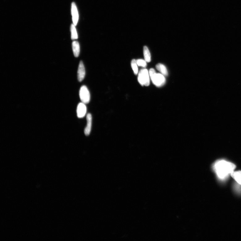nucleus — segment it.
<instances>
[{"instance_id": "nucleus-4", "label": "nucleus", "mask_w": 241, "mask_h": 241, "mask_svg": "<svg viewBox=\"0 0 241 241\" xmlns=\"http://www.w3.org/2000/svg\"><path fill=\"white\" fill-rule=\"evenodd\" d=\"M79 95L80 100L82 103L87 104L89 103L90 100V94L89 90L86 86H83L80 88Z\"/></svg>"}, {"instance_id": "nucleus-12", "label": "nucleus", "mask_w": 241, "mask_h": 241, "mask_svg": "<svg viewBox=\"0 0 241 241\" xmlns=\"http://www.w3.org/2000/svg\"><path fill=\"white\" fill-rule=\"evenodd\" d=\"M143 54L145 60L147 62L151 61V55L148 48L146 46L143 48Z\"/></svg>"}, {"instance_id": "nucleus-14", "label": "nucleus", "mask_w": 241, "mask_h": 241, "mask_svg": "<svg viewBox=\"0 0 241 241\" xmlns=\"http://www.w3.org/2000/svg\"><path fill=\"white\" fill-rule=\"evenodd\" d=\"M137 64V63L136 60L135 59H133L131 62V66L133 70L135 75L137 74L138 73V68Z\"/></svg>"}, {"instance_id": "nucleus-10", "label": "nucleus", "mask_w": 241, "mask_h": 241, "mask_svg": "<svg viewBox=\"0 0 241 241\" xmlns=\"http://www.w3.org/2000/svg\"><path fill=\"white\" fill-rule=\"evenodd\" d=\"M230 175L237 183L241 185V171H234Z\"/></svg>"}, {"instance_id": "nucleus-9", "label": "nucleus", "mask_w": 241, "mask_h": 241, "mask_svg": "<svg viewBox=\"0 0 241 241\" xmlns=\"http://www.w3.org/2000/svg\"><path fill=\"white\" fill-rule=\"evenodd\" d=\"M72 48L74 56L76 57H78L80 53V45L78 41H74L72 43Z\"/></svg>"}, {"instance_id": "nucleus-1", "label": "nucleus", "mask_w": 241, "mask_h": 241, "mask_svg": "<svg viewBox=\"0 0 241 241\" xmlns=\"http://www.w3.org/2000/svg\"><path fill=\"white\" fill-rule=\"evenodd\" d=\"M214 169L217 176L221 179H224L234 171L235 164L223 160L217 161L214 164Z\"/></svg>"}, {"instance_id": "nucleus-13", "label": "nucleus", "mask_w": 241, "mask_h": 241, "mask_svg": "<svg viewBox=\"0 0 241 241\" xmlns=\"http://www.w3.org/2000/svg\"><path fill=\"white\" fill-rule=\"evenodd\" d=\"M75 26L74 24H72L70 27L71 32V38L72 40H74L78 38V35Z\"/></svg>"}, {"instance_id": "nucleus-11", "label": "nucleus", "mask_w": 241, "mask_h": 241, "mask_svg": "<svg viewBox=\"0 0 241 241\" xmlns=\"http://www.w3.org/2000/svg\"><path fill=\"white\" fill-rule=\"evenodd\" d=\"M156 69L159 70L164 75L167 76L168 75V71L167 68L163 64H158L156 66Z\"/></svg>"}, {"instance_id": "nucleus-7", "label": "nucleus", "mask_w": 241, "mask_h": 241, "mask_svg": "<svg viewBox=\"0 0 241 241\" xmlns=\"http://www.w3.org/2000/svg\"><path fill=\"white\" fill-rule=\"evenodd\" d=\"M86 71L83 63L82 61L79 62L78 71V81L81 82L85 77Z\"/></svg>"}, {"instance_id": "nucleus-3", "label": "nucleus", "mask_w": 241, "mask_h": 241, "mask_svg": "<svg viewBox=\"0 0 241 241\" xmlns=\"http://www.w3.org/2000/svg\"><path fill=\"white\" fill-rule=\"evenodd\" d=\"M150 74L146 69H142L140 71L138 75V80L142 86H148L150 85Z\"/></svg>"}, {"instance_id": "nucleus-6", "label": "nucleus", "mask_w": 241, "mask_h": 241, "mask_svg": "<svg viewBox=\"0 0 241 241\" xmlns=\"http://www.w3.org/2000/svg\"><path fill=\"white\" fill-rule=\"evenodd\" d=\"M71 12L73 24L76 26L78 21L79 15L77 7L74 2L72 3Z\"/></svg>"}, {"instance_id": "nucleus-2", "label": "nucleus", "mask_w": 241, "mask_h": 241, "mask_svg": "<svg viewBox=\"0 0 241 241\" xmlns=\"http://www.w3.org/2000/svg\"><path fill=\"white\" fill-rule=\"evenodd\" d=\"M149 74L152 82L156 86L161 87L166 82V79L162 74H156L154 69L151 68Z\"/></svg>"}, {"instance_id": "nucleus-8", "label": "nucleus", "mask_w": 241, "mask_h": 241, "mask_svg": "<svg viewBox=\"0 0 241 241\" xmlns=\"http://www.w3.org/2000/svg\"><path fill=\"white\" fill-rule=\"evenodd\" d=\"M87 124L84 129V133L86 136L89 135L91 132L92 126V117L91 115L88 113L87 116Z\"/></svg>"}, {"instance_id": "nucleus-5", "label": "nucleus", "mask_w": 241, "mask_h": 241, "mask_svg": "<svg viewBox=\"0 0 241 241\" xmlns=\"http://www.w3.org/2000/svg\"><path fill=\"white\" fill-rule=\"evenodd\" d=\"M87 111L85 104L82 102L79 103L76 112L78 117L82 118L85 116Z\"/></svg>"}, {"instance_id": "nucleus-15", "label": "nucleus", "mask_w": 241, "mask_h": 241, "mask_svg": "<svg viewBox=\"0 0 241 241\" xmlns=\"http://www.w3.org/2000/svg\"><path fill=\"white\" fill-rule=\"evenodd\" d=\"M137 65L140 66L146 67L147 66L146 62V60L143 59H138L136 60Z\"/></svg>"}]
</instances>
